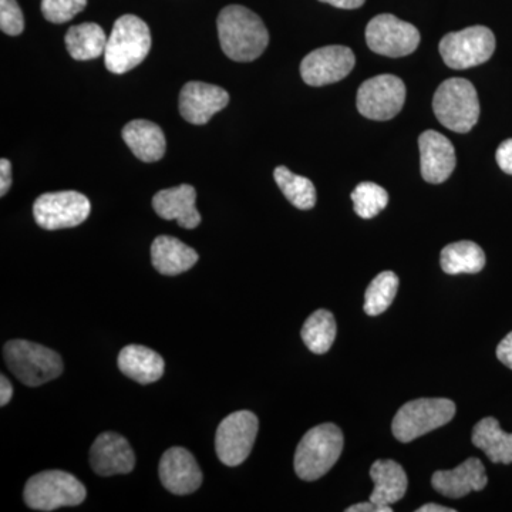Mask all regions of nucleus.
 <instances>
[{"instance_id": "nucleus-1", "label": "nucleus", "mask_w": 512, "mask_h": 512, "mask_svg": "<svg viewBox=\"0 0 512 512\" xmlns=\"http://www.w3.org/2000/svg\"><path fill=\"white\" fill-rule=\"evenodd\" d=\"M217 26L222 52L234 62H254L269 45L265 23L245 6L222 9Z\"/></svg>"}, {"instance_id": "nucleus-2", "label": "nucleus", "mask_w": 512, "mask_h": 512, "mask_svg": "<svg viewBox=\"0 0 512 512\" xmlns=\"http://www.w3.org/2000/svg\"><path fill=\"white\" fill-rule=\"evenodd\" d=\"M151 49V32L143 19L124 15L116 20L107 40L104 63L109 72L124 74L143 63Z\"/></svg>"}, {"instance_id": "nucleus-3", "label": "nucleus", "mask_w": 512, "mask_h": 512, "mask_svg": "<svg viewBox=\"0 0 512 512\" xmlns=\"http://www.w3.org/2000/svg\"><path fill=\"white\" fill-rule=\"evenodd\" d=\"M342 430L332 423L313 427L296 448L295 471L303 481H315L329 473L342 454Z\"/></svg>"}, {"instance_id": "nucleus-4", "label": "nucleus", "mask_w": 512, "mask_h": 512, "mask_svg": "<svg viewBox=\"0 0 512 512\" xmlns=\"http://www.w3.org/2000/svg\"><path fill=\"white\" fill-rule=\"evenodd\" d=\"M6 365L29 387L42 386L63 373V360L55 350L29 340H10L3 348Z\"/></svg>"}, {"instance_id": "nucleus-5", "label": "nucleus", "mask_w": 512, "mask_h": 512, "mask_svg": "<svg viewBox=\"0 0 512 512\" xmlns=\"http://www.w3.org/2000/svg\"><path fill=\"white\" fill-rule=\"evenodd\" d=\"M433 110L437 120L448 130L468 133L480 117L476 87L458 77L446 80L434 94Z\"/></svg>"}, {"instance_id": "nucleus-6", "label": "nucleus", "mask_w": 512, "mask_h": 512, "mask_svg": "<svg viewBox=\"0 0 512 512\" xmlns=\"http://www.w3.org/2000/svg\"><path fill=\"white\" fill-rule=\"evenodd\" d=\"M86 487L66 471L49 470L29 478L25 487V501L36 511H55L74 507L86 500Z\"/></svg>"}, {"instance_id": "nucleus-7", "label": "nucleus", "mask_w": 512, "mask_h": 512, "mask_svg": "<svg viewBox=\"0 0 512 512\" xmlns=\"http://www.w3.org/2000/svg\"><path fill=\"white\" fill-rule=\"evenodd\" d=\"M456 416V404L448 399H417L404 404L394 416L393 436L402 443L419 439L446 426Z\"/></svg>"}, {"instance_id": "nucleus-8", "label": "nucleus", "mask_w": 512, "mask_h": 512, "mask_svg": "<svg viewBox=\"0 0 512 512\" xmlns=\"http://www.w3.org/2000/svg\"><path fill=\"white\" fill-rule=\"evenodd\" d=\"M440 55L450 69L464 70L480 66L494 55L495 36L485 26H471L448 33L441 39Z\"/></svg>"}, {"instance_id": "nucleus-9", "label": "nucleus", "mask_w": 512, "mask_h": 512, "mask_svg": "<svg viewBox=\"0 0 512 512\" xmlns=\"http://www.w3.org/2000/svg\"><path fill=\"white\" fill-rule=\"evenodd\" d=\"M92 204L77 191L47 192L33 204V217L47 231L74 228L89 218Z\"/></svg>"}, {"instance_id": "nucleus-10", "label": "nucleus", "mask_w": 512, "mask_h": 512, "mask_svg": "<svg viewBox=\"0 0 512 512\" xmlns=\"http://www.w3.org/2000/svg\"><path fill=\"white\" fill-rule=\"evenodd\" d=\"M406 101V86L393 74H380L366 80L357 92V110L363 117L375 121L392 120L402 111Z\"/></svg>"}, {"instance_id": "nucleus-11", "label": "nucleus", "mask_w": 512, "mask_h": 512, "mask_svg": "<svg viewBox=\"0 0 512 512\" xmlns=\"http://www.w3.org/2000/svg\"><path fill=\"white\" fill-rule=\"evenodd\" d=\"M258 429V417L248 410L225 417L215 436V451L222 464L237 467L244 463L254 448Z\"/></svg>"}, {"instance_id": "nucleus-12", "label": "nucleus", "mask_w": 512, "mask_h": 512, "mask_svg": "<svg viewBox=\"0 0 512 512\" xmlns=\"http://www.w3.org/2000/svg\"><path fill=\"white\" fill-rule=\"evenodd\" d=\"M366 42L377 55L404 57L416 52L420 45V32L412 23L403 22L390 13H383L367 25Z\"/></svg>"}, {"instance_id": "nucleus-13", "label": "nucleus", "mask_w": 512, "mask_h": 512, "mask_svg": "<svg viewBox=\"0 0 512 512\" xmlns=\"http://www.w3.org/2000/svg\"><path fill=\"white\" fill-rule=\"evenodd\" d=\"M355 64V53L349 47H320L302 60L301 76L309 86H328L348 77Z\"/></svg>"}, {"instance_id": "nucleus-14", "label": "nucleus", "mask_w": 512, "mask_h": 512, "mask_svg": "<svg viewBox=\"0 0 512 512\" xmlns=\"http://www.w3.org/2000/svg\"><path fill=\"white\" fill-rule=\"evenodd\" d=\"M229 103V94L222 87L202 82L185 84L180 93V113L185 121L204 126Z\"/></svg>"}, {"instance_id": "nucleus-15", "label": "nucleus", "mask_w": 512, "mask_h": 512, "mask_svg": "<svg viewBox=\"0 0 512 512\" xmlns=\"http://www.w3.org/2000/svg\"><path fill=\"white\" fill-rule=\"evenodd\" d=\"M161 483L170 493L188 495L195 493L202 484V473L197 460L183 447H173L161 457Z\"/></svg>"}, {"instance_id": "nucleus-16", "label": "nucleus", "mask_w": 512, "mask_h": 512, "mask_svg": "<svg viewBox=\"0 0 512 512\" xmlns=\"http://www.w3.org/2000/svg\"><path fill=\"white\" fill-rule=\"evenodd\" d=\"M90 464L94 473L103 477L128 474L136 466L133 448L117 433H103L90 448Z\"/></svg>"}, {"instance_id": "nucleus-17", "label": "nucleus", "mask_w": 512, "mask_h": 512, "mask_svg": "<svg viewBox=\"0 0 512 512\" xmlns=\"http://www.w3.org/2000/svg\"><path fill=\"white\" fill-rule=\"evenodd\" d=\"M421 175L430 184H441L456 168V151L451 141L437 131H424L419 138Z\"/></svg>"}, {"instance_id": "nucleus-18", "label": "nucleus", "mask_w": 512, "mask_h": 512, "mask_svg": "<svg viewBox=\"0 0 512 512\" xmlns=\"http://www.w3.org/2000/svg\"><path fill=\"white\" fill-rule=\"evenodd\" d=\"M487 483L484 464L478 458H468L453 470L436 471L431 477L434 490L448 498L466 497L471 491L484 490Z\"/></svg>"}, {"instance_id": "nucleus-19", "label": "nucleus", "mask_w": 512, "mask_h": 512, "mask_svg": "<svg viewBox=\"0 0 512 512\" xmlns=\"http://www.w3.org/2000/svg\"><path fill=\"white\" fill-rule=\"evenodd\" d=\"M197 191L192 185L183 184L157 192L153 198L154 211L167 221H177L180 227L194 229L201 224V214L195 207Z\"/></svg>"}, {"instance_id": "nucleus-20", "label": "nucleus", "mask_w": 512, "mask_h": 512, "mask_svg": "<svg viewBox=\"0 0 512 512\" xmlns=\"http://www.w3.org/2000/svg\"><path fill=\"white\" fill-rule=\"evenodd\" d=\"M370 477L375 483V490L370 495V501L392 512V505L406 495V471L396 461L377 460L370 468Z\"/></svg>"}, {"instance_id": "nucleus-21", "label": "nucleus", "mask_w": 512, "mask_h": 512, "mask_svg": "<svg viewBox=\"0 0 512 512\" xmlns=\"http://www.w3.org/2000/svg\"><path fill=\"white\" fill-rule=\"evenodd\" d=\"M197 251L180 239L161 235L151 245V262L161 275L175 276L190 271L198 262Z\"/></svg>"}, {"instance_id": "nucleus-22", "label": "nucleus", "mask_w": 512, "mask_h": 512, "mask_svg": "<svg viewBox=\"0 0 512 512\" xmlns=\"http://www.w3.org/2000/svg\"><path fill=\"white\" fill-rule=\"evenodd\" d=\"M123 140L134 156L144 163H156L164 157L167 141L163 130L148 120H133L123 128Z\"/></svg>"}, {"instance_id": "nucleus-23", "label": "nucleus", "mask_w": 512, "mask_h": 512, "mask_svg": "<svg viewBox=\"0 0 512 512\" xmlns=\"http://www.w3.org/2000/svg\"><path fill=\"white\" fill-rule=\"evenodd\" d=\"M117 363L123 375L140 384L157 382L164 375L163 357L146 346H126L121 350Z\"/></svg>"}, {"instance_id": "nucleus-24", "label": "nucleus", "mask_w": 512, "mask_h": 512, "mask_svg": "<svg viewBox=\"0 0 512 512\" xmlns=\"http://www.w3.org/2000/svg\"><path fill=\"white\" fill-rule=\"evenodd\" d=\"M473 444L495 464L512 463V434L505 433L494 417L478 421L473 430Z\"/></svg>"}, {"instance_id": "nucleus-25", "label": "nucleus", "mask_w": 512, "mask_h": 512, "mask_svg": "<svg viewBox=\"0 0 512 512\" xmlns=\"http://www.w3.org/2000/svg\"><path fill=\"white\" fill-rule=\"evenodd\" d=\"M107 40L109 37L97 23L72 26L64 37L67 52L74 60H80V62L97 59L103 55L106 52Z\"/></svg>"}, {"instance_id": "nucleus-26", "label": "nucleus", "mask_w": 512, "mask_h": 512, "mask_svg": "<svg viewBox=\"0 0 512 512\" xmlns=\"http://www.w3.org/2000/svg\"><path fill=\"white\" fill-rule=\"evenodd\" d=\"M485 262L484 251L476 242H454L441 251V268L448 275L478 274Z\"/></svg>"}, {"instance_id": "nucleus-27", "label": "nucleus", "mask_w": 512, "mask_h": 512, "mask_svg": "<svg viewBox=\"0 0 512 512\" xmlns=\"http://www.w3.org/2000/svg\"><path fill=\"white\" fill-rule=\"evenodd\" d=\"M336 332L338 326L335 316L325 309H320L306 319L301 335L306 348L315 355H325L335 342Z\"/></svg>"}, {"instance_id": "nucleus-28", "label": "nucleus", "mask_w": 512, "mask_h": 512, "mask_svg": "<svg viewBox=\"0 0 512 512\" xmlns=\"http://www.w3.org/2000/svg\"><path fill=\"white\" fill-rule=\"evenodd\" d=\"M274 178L286 200L298 210H312L316 205V188L309 178L292 173L285 165L275 168Z\"/></svg>"}, {"instance_id": "nucleus-29", "label": "nucleus", "mask_w": 512, "mask_h": 512, "mask_svg": "<svg viewBox=\"0 0 512 512\" xmlns=\"http://www.w3.org/2000/svg\"><path fill=\"white\" fill-rule=\"evenodd\" d=\"M399 289V278L392 271H384L376 276L365 293V312L370 316H377L386 312L392 305Z\"/></svg>"}, {"instance_id": "nucleus-30", "label": "nucleus", "mask_w": 512, "mask_h": 512, "mask_svg": "<svg viewBox=\"0 0 512 512\" xmlns=\"http://www.w3.org/2000/svg\"><path fill=\"white\" fill-rule=\"evenodd\" d=\"M355 212L363 220H372L389 204V194L375 183H362L352 192Z\"/></svg>"}, {"instance_id": "nucleus-31", "label": "nucleus", "mask_w": 512, "mask_h": 512, "mask_svg": "<svg viewBox=\"0 0 512 512\" xmlns=\"http://www.w3.org/2000/svg\"><path fill=\"white\" fill-rule=\"evenodd\" d=\"M87 0H42V13L46 20L62 25L86 9Z\"/></svg>"}, {"instance_id": "nucleus-32", "label": "nucleus", "mask_w": 512, "mask_h": 512, "mask_svg": "<svg viewBox=\"0 0 512 512\" xmlns=\"http://www.w3.org/2000/svg\"><path fill=\"white\" fill-rule=\"evenodd\" d=\"M0 29L9 36H18L25 29V18L16 0H0Z\"/></svg>"}, {"instance_id": "nucleus-33", "label": "nucleus", "mask_w": 512, "mask_h": 512, "mask_svg": "<svg viewBox=\"0 0 512 512\" xmlns=\"http://www.w3.org/2000/svg\"><path fill=\"white\" fill-rule=\"evenodd\" d=\"M495 158H497V163L500 165L501 170L505 174L512 175V138L500 144V147L497 148V153H495Z\"/></svg>"}, {"instance_id": "nucleus-34", "label": "nucleus", "mask_w": 512, "mask_h": 512, "mask_svg": "<svg viewBox=\"0 0 512 512\" xmlns=\"http://www.w3.org/2000/svg\"><path fill=\"white\" fill-rule=\"evenodd\" d=\"M12 185V164L6 158L0 161V195L5 197Z\"/></svg>"}, {"instance_id": "nucleus-35", "label": "nucleus", "mask_w": 512, "mask_h": 512, "mask_svg": "<svg viewBox=\"0 0 512 512\" xmlns=\"http://www.w3.org/2000/svg\"><path fill=\"white\" fill-rule=\"evenodd\" d=\"M497 357L503 365L512 370V332L501 340L497 348Z\"/></svg>"}, {"instance_id": "nucleus-36", "label": "nucleus", "mask_w": 512, "mask_h": 512, "mask_svg": "<svg viewBox=\"0 0 512 512\" xmlns=\"http://www.w3.org/2000/svg\"><path fill=\"white\" fill-rule=\"evenodd\" d=\"M13 396V387L5 375L0 376V406L5 407L9 404Z\"/></svg>"}, {"instance_id": "nucleus-37", "label": "nucleus", "mask_w": 512, "mask_h": 512, "mask_svg": "<svg viewBox=\"0 0 512 512\" xmlns=\"http://www.w3.org/2000/svg\"><path fill=\"white\" fill-rule=\"evenodd\" d=\"M319 2L329 3L339 9H357L365 5L366 0H319Z\"/></svg>"}, {"instance_id": "nucleus-38", "label": "nucleus", "mask_w": 512, "mask_h": 512, "mask_svg": "<svg viewBox=\"0 0 512 512\" xmlns=\"http://www.w3.org/2000/svg\"><path fill=\"white\" fill-rule=\"evenodd\" d=\"M346 512H390L387 510V508L379 507V505H376L375 503H372V501H367V503H360L352 505V507H349Z\"/></svg>"}, {"instance_id": "nucleus-39", "label": "nucleus", "mask_w": 512, "mask_h": 512, "mask_svg": "<svg viewBox=\"0 0 512 512\" xmlns=\"http://www.w3.org/2000/svg\"><path fill=\"white\" fill-rule=\"evenodd\" d=\"M419 512H456L453 508L443 507V505L439 504H426L423 507H420Z\"/></svg>"}]
</instances>
